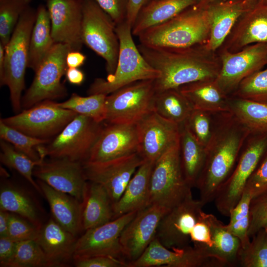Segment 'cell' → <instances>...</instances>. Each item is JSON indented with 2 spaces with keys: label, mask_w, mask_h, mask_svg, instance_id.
Instances as JSON below:
<instances>
[{
  "label": "cell",
  "mask_w": 267,
  "mask_h": 267,
  "mask_svg": "<svg viewBox=\"0 0 267 267\" xmlns=\"http://www.w3.org/2000/svg\"><path fill=\"white\" fill-rule=\"evenodd\" d=\"M169 211L160 206L150 205L138 211L125 227L120 243L123 257L129 262L137 259L156 237L159 223Z\"/></svg>",
  "instance_id": "cell-19"
},
{
  "label": "cell",
  "mask_w": 267,
  "mask_h": 267,
  "mask_svg": "<svg viewBox=\"0 0 267 267\" xmlns=\"http://www.w3.org/2000/svg\"><path fill=\"white\" fill-rule=\"evenodd\" d=\"M136 125L138 153L144 161L155 162L179 142L180 126L162 118L153 111Z\"/></svg>",
  "instance_id": "cell-18"
},
{
  "label": "cell",
  "mask_w": 267,
  "mask_h": 267,
  "mask_svg": "<svg viewBox=\"0 0 267 267\" xmlns=\"http://www.w3.org/2000/svg\"><path fill=\"white\" fill-rule=\"evenodd\" d=\"M106 96L96 94L82 96L73 93L68 100L62 102H56V104L60 107L70 110L101 123L104 122L106 119Z\"/></svg>",
  "instance_id": "cell-37"
},
{
  "label": "cell",
  "mask_w": 267,
  "mask_h": 267,
  "mask_svg": "<svg viewBox=\"0 0 267 267\" xmlns=\"http://www.w3.org/2000/svg\"><path fill=\"white\" fill-rule=\"evenodd\" d=\"M70 50L66 44H54L34 72L33 81L22 97V109H26L41 102L59 99L67 95L61 79L67 69L66 58Z\"/></svg>",
  "instance_id": "cell-10"
},
{
  "label": "cell",
  "mask_w": 267,
  "mask_h": 267,
  "mask_svg": "<svg viewBox=\"0 0 267 267\" xmlns=\"http://www.w3.org/2000/svg\"><path fill=\"white\" fill-rule=\"evenodd\" d=\"M221 0H199L196 5L199 6L205 7L211 3Z\"/></svg>",
  "instance_id": "cell-55"
},
{
  "label": "cell",
  "mask_w": 267,
  "mask_h": 267,
  "mask_svg": "<svg viewBox=\"0 0 267 267\" xmlns=\"http://www.w3.org/2000/svg\"><path fill=\"white\" fill-rule=\"evenodd\" d=\"M31 0H0V43L5 46Z\"/></svg>",
  "instance_id": "cell-39"
},
{
  "label": "cell",
  "mask_w": 267,
  "mask_h": 267,
  "mask_svg": "<svg viewBox=\"0 0 267 267\" xmlns=\"http://www.w3.org/2000/svg\"><path fill=\"white\" fill-rule=\"evenodd\" d=\"M250 132L229 112L214 114L212 137L195 187L205 204L214 200L232 173Z\"/></svg>",
  "instance_id": "cell-2"
},
{
  "label": "cell",
  "mask_w": 267,
  "mask_h": 267,
  "mask_svg": "<svg viewBox=\"0 0 267 267\" xmlns=\"http://www.w3.org/2000/svg\"><path fill=\"white\" fill-rule=\"evenodd\" d=\"M65 76L69 83L77 86L82 85L85 80L84 73L78 68H67Z\"/></svg>",
  "instance_id": "cell-53"
},
{
  "label": "cell",
  "mask_w": 267,
  "mask_h": 267,
  "mask_svg": "<svg viewBox=\"0 0 267 267\" xmlns=\"http://www.w3.org/2000/svg\"><path fill=\"white\" fill-rule=\"evenodd\" d=\"M0 209L18 215L42 226L38 209L30 196L18 186L3 183L0 188Z\"/></svg>",
  "instance_id": "cell-35"
},
{
  "label": "cell",
  "mask_w": 267,
  "mask_h": 267,
  "mask_svg": "<svg viewBox=\"0 0 267 267\" xmlns=\"http://www.w3.org/2000/svg\"><path fill=\"white\" fill-rule=\"evenodd\" d=\"M229 112L250 133L267 134V104L229 96Z\"/></svg>",
  "instance_id": "cell-33"
},
{
  "label": "cell",
  "mask_w": 267,
  "mask_h": 267,
  "mask_svg": "<svg viewBox=\"0 0 267 267\" xmlns=\"http://www.w3.org/2000/svg\"><path fill=\"white\" fill-rule=\"evenodd\" d=\"M48 267L46 258L35 240L16 242L13 257L6 267Z\"/></svg>",
  "instance_id": "cell-41"
},
{
  "label": "cell",
  "mask_w": 267,
  "mask_h": 267,
  "mask_svg": "<svg viewBox=\"0 0 267 267\" xmlns=\"http://www.w3.org/2000/svg\"><path fill=\"white\" fill-rule=\"evenodd\" d=\"M205 205L200 199H193L192 195L188 196L162 217L156 237L163 245L170 249L191 246L190 234L204 212Z\"/></svg>",
  "instance_id": "cell-14"
},
{
  "label": "cell",
  "mask_w": 267,
  "mask_h": 267,
  "mask_svg": "<svg viewBox=\"0 0 267 267\" xmlns=\"http://www.w3.org/2000/svg\"><path fill=\"white\" fill-rule=\"evenodd\" d=\"M209 36L207 8L195 4L137 37L140 44L148 46L186 48L206 44Z\"/></svg>",
  "instance_id": "cell-3"
},
{
  "label": "cell",
  "mask_w": 267,
  "mask_h": 267,
  "mask_svg": "<svg viewBox=\"0 0 267 267\" xmlns=\"http://www.w3.org/2000/svg\"><path fill=\"white\" fill-rule=\"evenodd\" d=\"M37 182L49 204L53 219L76 236L83 230L84 204L68 194L54 189L43 181L38 179Z\"/></svg>",
  "instance_id": "cell-26"
},
{
  "label": "cell",
  "mask_w": 267,
  "mask_h": 267,
  "mask_svg": "<svg viewBox=\"0 0 267 267\" xmlns=\"http://www.w3.org/2000/svg\"><path fill=\"white\" fill-rule=\"evenodd\" d=\"M259 2L264 4H267V0H259Z\"/></svg>",
  "instance_id": "cell-57"
},
{
  "label": "cell",
  "mask_w": 267,
  "mask_h": 267,
  "mask_svg": "<svg viewBox=\"0 0 267 267\" xmlns=\"http://www.w3.org/2000/svg\"><path fill=\"white\" fill-rule=\"evenodd\" d=\"M263 228L265 229L267 234V221L265 223L264 227H263Z\"/></svg>",
  "instance_id": "cell-56"
},
{
  "label": "cell",
  "mask_w": 267,
  "mask_h": 267,
  "mask_svg": "<svg viewBox=\"0 0 267 267\" xmlns=\"http://www.w3.org/2000/svg\"><path fill=\"white\" fill-rule=\"evenodd\" d=\"M244 189L252 199L267 193V151L248 180Z\"/></svg>",
  "instance_id": "cell-47"
},
{
  "label": "cell",
  "mask_w": 267,
  "mask_h": 267,
  "mask_svg": "<svg viewBox=\"0 0 267 267\" xmlns=\"http://www.w3.org/2000/svg\"><path fill=\"white\" fill-rule=\"evenodd\" d=\"M184 124L194 138L206 147L213 134L214 114L193 109Z\"/></svg>",
  "instance_id": "cell-44"
},
{
  "label": "cell",
  "mask_w": 267,
  "mask_h": 267,
  "mask_svg": "<svg viewBox=\"0 0 267 267\" xmlns=\"http://www.w3.org/2000/svg\"><path fill=\"white\" fill-rule=\"evenodd\" d=\"M16 242L7 236L0 237V267H7L14 254Z\"/></svg>",
  "instance_id": "cell-50"
},
{
  "label": "cell",
  "mask_w": 267,
  "mask_h": 267,
  "mask_svg": "<svg viewBox=\"0 0 267 267\" xmlns=\"http://www.w3.org/2000/svg\"><path fill=\"white\" fill-rule=\"evenodd\" d=\"M221 67L216 79L224 92L230 96L244 79L267 65V44H255L234 52L220 48Z\"/></svg>",
  "instance_id": "cell-13"
},
{
  "label": "cell",
  "mask_w": 267,
  "mask_h": 267,
  "mask_svg": "<svg viewBox=\"0 0 267 267\" xmlns=\"http://www.w3.org/2000/svg\"><path fill=\"white\" fill-rule=\"evenodd\" d=\"M179 148L185 179L192 188L195 187L204 164L206 147L194 138L185 124L180 126Z\"/></svg>",
  "instance_id": "cell-32"
},
{
  "label": "cell",
  "mask_w": 267,
  "mask_h": 267,
  "mask_svg": "<svg viewBox=\"0 0 267 267\" xmlns=\"http://www.w3.org/2000/svg\"><path fill=\"white\" fill-rule=\"evenodd\" d=\"M252 199V196L250 192L244 189L238 203L230 212V221L227 224L229 231L239 239L241 249L246 248L250 242L248 229Z\"/></svg>",
  "instance_id": "cell-38"
},
{
  "label": "cell",
  "mask_w": 267,
  "mask_h": 267,
  "mask_svg": "<svg viewBox=\"0 0 267 267\" xmlns=\"http://www.w3.org/2000/svg\"><path fill=\"white\" fill-rule=\"evenodd\" d=\"M193 108L179 89L156 92L153 111L162 118L179 126L184 124Z\"/></svg>",
  "instance_id": "cell-34"
},
{
  "label": "cell",
  "mask_w": 267,
  "mask_h": 267,
  "mask_svg": "<svg viewBox=\"0 0 267 267\" xmlns=\"http://www.w3.org/2000/svg\"><path fill=\"white\" fill-rule=\"evenodd\" d=\"M86 59V55L80 51L70 50L66 58L67 68H79L84 64Z\"/></svg>",
  "instance_id": "cell-52"
},
{
  "label": "cell",
  "mask_w": 267,
  "mask_h": 267,
  "mask_svg": "<svg viewBox=\"0 0 267 267\" xmlns=\"http://www.w3.org/2000/svg\"><path fill=\"white\" fill-rule=\"evenodd\" d=\"M253 240L241 249L238 264L243 267H267V234L262 228L253 236Z\"/></svg>",
  "instance_id": "cell-43"
},
{
  "label": "cell",
  "mask_w": 267,
  "mask_h": 267,
  "mask_svg": "<svg viewBox=\"0 0 267 267\" xmlns=\"http://www.w3.org/2000/svg\"><path fill=\"white\" fill-rule=\"evenodd\" d=\"M0 139L10 143L16 149L25 154L34 160L41 157L37 147L48 143L50 140L40 139L28 135L5 124L0 120ZM45 158V157H44Z\"/></svg>",
  "instance_id": "cell-40"
},
{
  "label": "cell",
  "mask_w": 267,
  "mask_h": 267,
  "mask_svg": "<svg viewBox=\"0 0 267 267\" xmlns=\"http://www.w3.org/2000/svg\"><path fill=\"white\" fill-rule=\"evenodd\" d=\"M151 0H129L126 21L132 27L140 10Z\"/></svg>",
  "instance_id": "cell-51"
},
{
  "label": "cell",
  "mask_w": 267,
  "mask_h": 267,
  "mask_svg": "<svg viewBox=\"0 0 267 267\" xmlns=\"http://www.w3.org/2000/svg\"><path fill=\"white\" fill-rule=\"evenodd\" d=\"M10 213L0 209V237L7 236Z\"/></svg>",
  "instance_id": "cell-54"
},
{
  "label": "cell",
  "mask_w": 267,
  "mask_h": 267,
  "mask_svg": "<svg viewBox=\"0 0 267 267\" xmlns=\"http://www.w3.org/2000/svg\"><path fill=\"white\" fill-rule=\"evenodd\" d=\"M77 239L54 219L42 225L36 239L49 267H66L73 261Z\"/></svg>",
  "instance_id": "cell-25"
},
{
  "label": "cell",
  "mask_w": 267,
  "mask_h": 267,
  "mask_svg": "<svg viewBox=\"0 0 267 267\" xmlns=\"http://www.w3.org/2000/svg\"><path fill=\"white\" fill-rule=\"evenodd\" d=\"M138 150L136 124L105 123L86 161H105L138 153Z\"/></svg>",
  "instance_id": "cell-21"
},
{
  "label": "cell",
  "mask_w": 267,
  "mask_h": 267,
  "mask_svg": "<svg viewBox=\"0 0 267 267\" xmlns=\"http://www.w3.org/2000/svg\"><path fill=\"white\" fill-rule=\"evenodd\" d=\"M78 114L47 100L0 120L6 125L31 136L44 139L58 134Z\"/></svg>",
  "instance_id": "cell-12"
},
{
  "label": "cell",
  "mask_w": 267,
  "mask_h": 267,
  "mask_svg": "<svg viewBox=\"0 0 267 267\" xmlns=\"http://www.w3.org/2000/svg\"><path fill=\"white\" fill-rule=\"evenodd\" d=\"M199 0H151L139 12L132 26L134 36L163 23L196 4Z\"/></svg>",
  "instance_id": "cell-29"
},
{
  "label": "cell",
  "mask_w": 267,
  "mask_h": 267,
  "mask_svg": "<svg viewBox=\"0 0 267 267\" xmlns=\"http://www.w3.org/2000/svg\"><path fill=\"white\" fill-rule=\"evenodd\" d=\"M103 124L78 114L52 141L38 146L37 150L40 156L86 161Z\"/></svg>",
  "instance_id": "cell-8"
},
{
  "label": "cell",
  "mask_w": 267,
  "mask_h": 267,
  "mask_svg": "<svg viewBox=\"0 0 267 267\" xmlns=\"http://www.w3.org/2000/svg\"><path fill=\"white\" fill-rule=\"evenodd\" d=\"M259 43L267 44V4L258 1L240 17L220 48L234 52Z\"/></svg>",
  "instance_id": "cell-24"
},
{
  "label": "cell",
  "mask_w": 267,
  "mask_h": 267,
  "mask_svg": "<svg viewBox=\"0 0 267 267\" xmlns=\"http://www.w3.org/2000/svg\"><path fill=\"white\" fill-rule=\"evenodd\" d=\"M147 62L159 72L154 80L156 92L198 81L215 79L221 64L218 52L205 44L186 48L155 47L137 45Z\"/></svg>",
  "instance_id": "cell-1"
},
{
  "label": "cell",
  "mask_w": 267,
  "mask_h": 267,
  "mask_svg": "<svg viewBox=\"0 0 267 267\" xmlns=\"http://www.w3.org/2000/svg\"><path fill=\"white\" fill-rule=\"evenodd\" d=\"M41 227L18 215L10 213L7 237L15 242L36 240Z\"/></svg>",
  "instance_id": "cell-45"
},
{
  "label": "cell",
  "mask_w": 267,
  "mask_h": 267,
  "mask_svg": "<svg viewBox=\"0 0 267 267\" xmlns=\"http://www.w3.org/2000/svg\"><path fill=\"white\" fill-rule=\"evenodd\" d=\"M144 160L138 153L98 162H82L86 177L89 182L102 186L112 204L123 194L129 181Z\"/></svg>",
  "instance_id": "cell-15"
},
{
  "label": "cell",
  "mask_w": 267,
  "mask_h": 267,
  "mask_svg": "<svg viewBox=\"0 0 267 267\" xmlns=\"http://www.w3.org/2000/svg\"><path fill=\"white\" fill-rule=\"evenodd\" d=\"M214 267V261L205 257L192 246L170 249L155 237L143 254L136 260L128 262V267Z\"/></svg>",
  "instance_id": "cell-22"
},
{
  "label": "cell",
  "mask_w": 267,
  "mask_h": 267,
  "mask_svg": "<svg viewBox=\"0 0 267 267\" xmlns=\"http://www.w3.org/2000/svg\"><path fill=\"white\" fill-rule=\"evenodd\" d=\"M267 221V193L252 199L250 208L249 237L263 228Z\"/></svg>",
  "instance_id": "cell-46"
},
{
  "label": "cell",
  "mask_w": 267,
  "mask_h": 267,
  "mask_svg": "<svg viewBox=\"0 0 267 267\" xmlns=\"http://www.w3.org/2000/svg\"><path fill=\"white\" fill-rule=\"evenodd\" d=\"M77 267H128V262L110 256H94L73 261Z\"/></svg>",
  "instance_id": "cell-49"
},
{
  "label": "cell",
  "mask_w": 267,
  "mask_h": 267,
  "mask_svg": "<svg viewBox=\"0 0 267 267\" xmlns=\"http://www.w3.org/2000/svg\"><path fill=\"white\" fill-rule=\"evenodd\" d=\"M116 31L120 43L116 70L106 79L96 78L88 90L89 95H107L134 82L155 80L159 76V71L147 62L135 44L132 26L126 20L116 25Z\"/></svg>",
  "instance_id": "cell-4"
},
{
  "label": "cell",
  "mask_w": 267,
  "mask_h": 267,
  "mask_svg": "<svg viewBox=\"0 0 267 267\" xmlns=\"http://www.w3.org/2000/svg\"><path fill=\"white\" fill-rule=\"evenodd\" d=\"M112 18L116 25L126 20L129 0H93Z\"/></svg>",
  "instance_id": "cell-48"
},
{
  "label": "cell",
  "mask_w": 267,
  "mask_h": 267,
  "mask_svg": "<svg viewBox=\"0 0 267 267\" xmlns=\"http://www.w3.org/2000/svg\"><path fill=\"white\" fill-rule=\"evenodd\" d=\"M0 160L7 167L14 169L21 174L41 194L42 191L33 178L35 168L45 159L42 157L34 160L25 154L16 149L10 143L1 139Z\"/></svg>",
  "instance_id": "cell-36"
},
{
  "label": "cell",
  "mask_w": 267,
  "mask_h": 267,
  "mask_svg": "<svg viewBox=\"0 0 267 267\" xmlns=\"http://www.w3.org/2000/svg\"><path fill=\"white\" fill-rule=\"evenodd\" d=\"M33 175L54 189L68 194L84 204L89 182L83 163L67 158L44 159Z\"/></svg>",
  "instance_id": "cell-17"
},
{
  "label": "cell",
  "mask_w": 267,
  "mask_h": 267,
  "mask_svg": "<svg viewBox=\"0 0 267 267\" xmlns=\"http://www.w3.org/2000/svg\"><path fill=\"white\" fill-rule=\"evenodd\" d=\"M36 16L37 9L28 6L5 46L4 65L0 75V85L8 87L12 107L16 113L22 111V93L28 64L29 41Z\"/></svg>",
  "instance_id": "cell-5"
},
{
  "label": "cell",
  "mask_w": 267,
  "mask_h": 267,
  "mask_svg": "<svg viewBox=\"0 0 267 267\" xmlns=\"http://www.w3.org/2000/svg\"><path fill=\"white\" fill-rule=\"evenodd\" d=\"M154 80L138 81L107 95L105 123L136 124L153 111Z\"/></svg>",
  "instance_id": "cell-11"
},
{
  "label": "cell",
  "mask_w": 267,
  "mask_h": 267,
  "mask_svg": "<svg viewBox=\"0 0 267 267\" xmlns=\"http://www.w3.org/2000/svg\"><path fill=\"white\" fill-rule=\"evenodd\" d=\"M258 1L223 0L205 7L210 24V36L205 44L206 48L217 52L240 17L252 8Z\"/></svg>",
  "instance_id": "cell-23"
},
{
  "label": "cell",
  "mask_w": 267,
  "mask_h": 267,
  "mask_svg": "<svg viewBox=\"0 0 267 267\" xmlns=\"http://www.w3.org/2000/svg\"><path fill=\"white\" fill-rule=\"evenodd\" d=\"M116 25L93 0H83V43L105 61L106 72L116 68L120 47Z\"/></svg>",
  "instance_id": "cell-7"
},
{
  "label": "cell",
  "mask_w": 267,
  "mask_h": 267,
  "mask_svg": "<svg viewBox=\"0 0 267 267\" xmlns=\"http://www.w3.org/2000/svg\"><path fill=\"white\" fill-rule=\"evenodd\" d=\"M49 14L46 6L40 4L29 41L28 68L35 72L54 44Z\"/></svg>",
  "instance_id": "cell-31"
},
{
  "label": "cell",
  "mask_w": 267,
  "mask_h": 267,
  "mask_svg": "<svg viewBox=\"0 0 267 267\" xmlns=\"http://www.w3.org/2000/svg\"><path fill=\"white\" fill-rule=\"evenodd\" d=\"M137 212H130L101 225L85 230L77 239L73 261L94 256H110L121 259V234Z\"/></svg>",
  "instance_id": "cell-16"
},
{
  "label": "cell",
  "mask_w": 267,
  "mask_h": 267,
  "mask_svg": "<svg viewBox=\"0 0 267 267\" xmlns=\"http://www.w3.org/2000/svg\"><path fill=\"white\" fill-rule=\"evenodd\" d=\"M178 89L194 109L214 114L229 112V96L224 92L216 79L198 81Z\"/></svg>",
  "instance_id": "cell-28"
},
{
  "label": "cell",
  "mask_w": 267,
  "mask_h": 267,
  "mask_svg": "<svg viewBox=\"0 0 267 267\" xmlns=\"http://www.w3.org/2000/svg\"><path fill=\"white\" fill-rule=\"evenodd\" d=\"M230 96L267 104V67L244 79Z\"/></svg>",
  "instance_id": "cell-42"
},
{
  "label": "cell",
  "mask_w": 267,
  "mask_h": 267,
  "mask_svg": "<svg viewBox=\"0 0 267 267\" xmlns=\"http://www.w3.org/2000/svg\"><path fill=\"white\" fill-rule=\"evenodd\" d=\"M155 162L144 161L129 181L120 199L112 204L113 219L150 205V183Z\"/></svg>",
  "instance_id": "cell-27"
},
{
  "label": "cell",
  "mask_w": 267,
  "mask_h": 267,
  "mask_svg": "<svg viewBox=\"0 0 267 267\" xmlns=\"http://www.w3.org/2000/svg\"><path fill=\"white\" fill-rule=\"evenodd\" d=\"M55 43L68 45L71 50H79L82 38L83 0H46Z\"/></svg>",
  "instance_id": "cell-20"
},
{
  "label": "cell",
  "mask_w": 267,
  "mask_h": 267,
  "mask_svg": "<svg viewBox=\"0 0 267 267\" xmlns=\"http://www.w3.org/2000/svg\"><path fill=\"white\" fill-rule=\"evenodd\" d=\"M267 151V134H250L247 138L236 164L214 199L221 214L229 217L240 200L249 178Z\"/></svg>",
  "instance_id": "cell-9"
},
{
  "label": "cell",
  "mask_w": 267,
  "mask_h": 267,
  "mask_svg": "<svg viewBox=\"0 0 267 267\" xmlns=\"http://www.w3.org/2000/svg\"><path fill=\"white\" fill-rule=\"evenodd\" d=\"M180 163L179 142L154 163L150 183V205L170 211L192 195Z\"/></svg>",
  "instance_id": "cell-6"
},
{
  "label": "cell",
  "mask_w": 267,
  "mask_h": 267,
  "mask_svg": "<svg viewBox=\"0 0 267 267\" xmlns=\"http://www.w3.org/2000/svg\"><path fill=\"white\" fill-rule=\"evenodd\" d=\"M112 220V202L108 193L101 185L90 182L84 202L83 230L101 225Z\"/></svg>",
  "instance_id": "cell-30"
}]
</instances>
